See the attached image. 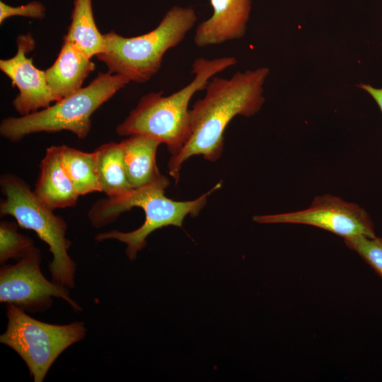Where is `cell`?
Returning a JSON list of instances; mask_svg holds the SVG:
<instances>
[{"label":"cell","instance_id":"6da1fadb","mask_svg":"<svg viewBox=\"0 0 382 382\" xmlns=\"http://www.w3.org/2000/svg\"><path fill=\"white\" fill-rule=\"evenodd\" d=\"M269 69L238 71L230 79L214 76L207 83L205 96L190 110V135L180 151L171 156L168 173L176 183L183 163L195 155L211 162L221 156L224 132L236 115L250 117L261 108L265 99L262 86Z\"/></svg>","mask_w":382,"mask_h":382},{"label":"cell","instance_id":"7a4b0ae2","mask_svg":"<svg viewBox=\"0 0 382 382\" xmlns=\"http://www.w3.org/2000/svg\"><path fill=\"white\" fill-rule=\"evenodd\" d=\"M237 59L225 57L213 59L199 57L192 63L193 80L170 96L151 92L143 96L137 106L115 129L119 136L143 134L167 146L171 156L177 154L190 135L188 105L197 91L205 89L217 74L235 65Z\"/></svg>","mask_w":382,"mask_h":382},{"label":"cell","instance_id":"3957f363","mask_svg":"<svg viewBox=\"0 0 382 382\" xmlns=\"http://www.w3.org/2000/svg\"><path fill=\"white\" fill-rule=\"evenodd\" d=\"M168 178L163 175L149 185L133 188L127 194L115 199H103L93 204L88 217L93 226L100 228L113 221L122 213L133 207L141 208L145 221L138 228L122 232L112 230L96 236L98 241L117 240L126 245V255L134 260L139 251L146 246V238L154 231L168 226H182L187 216H196L203 209L207 197L221 187V183L212 190L191 201H175L165 196L169 185Z\"/></svg>","mask_w":382,"mask_h":382},{"label":"cell","instance_id":"277c9868","mask_svg":"<svg viewBox=\"0 0 382 382\" xmlns=\"http://www.w3.org/2000/svg\"><path fill=\"white\" fill-rule=\"evenodd\" d=\"M197 17L191 7L173 6L154 30L126 37L111 30L104 34L105 50L96 55L108 72L143 83L160 70L166 52L178 45L193 28Z\"/></svg>","mask_w":382,"mask_h":382},{"label":"cell","instance_id":"5b68a950","mask_svg":"<svg viewBox=\"0 0 382 382\" xmlns=\"http://www.w3.org/2000/svg\"><path fill=\"white\" fill-rule=\"evenodd\" d=\"M129 82L118 74L99 72L88 86L54 105L26 115L4 119L1 136L16 142L34 133L69 131L84 139L91 129V115Z\"/></svg>","mask_w":382,"mask_h":382},{"label":"cell","instance_id":"8992f818","mask_svg":"<svg viewBox=\"0 0 382 382\" xmlns=\"http://www.w3.org/2000/svg\"><path fill=\"white\" fill-rule=\"evenodd\" d=\"M0 185L5 197L0 203L1 214L13 216L20 226L35 231L47 244L52 255L49 263L52 281L67 289H74L76 267L68 253L71 242L66 236V221L40 201L19 177L4 174L1 176Z\"/></svg>","mask_w":382,"mask_h":382},{"label":"cell","instance_id":"52a82bcc","mask_svg":"<svg viewBox=\"0 0 382 382\" xmlns=\"http://www.w3.org/2000/svg\"><path fill=\"white\" fill-rule=\"evenodd\" d=\"M7 326L0 342L13 349L27 365L34 382H42L58 357L82 340L87 332L83 322L54 325L36 320L8 303Z\"/></svg>","mask_w":382,"mask_h":382},{"label":"cell","instance_id":"ba28073f","mask_svg":"<svg viewBox=\"0 0 382 382\" xmlns=\"http://www.w3.org/2000/svg\"><path fill=\"white\" fill-rule=\"evenodd\" d=\"M40 250L34 247L16 264L1 266L0 301L36 313L48 309L55 297L66 301L75 311H82L66 287L45 278L40 270Z\"/></svg>","mask_w":382,"mask_h":382},{"label":"cell","instance_id":"9c48e42d","mask_svg":"<svg viewBox=\"0 0 382 382\" xmlns=\"http://www.w3.org/2000/svg\"><path fill=\"white\" fill-rule=\"evenodd\" d=\"M260 224H299L313 226L344 239L356 236L376 237L367 212L357 204L330 195L318 196L311 205L297 212L254 216Z\"/></svg>","mask_w":382,"mask_h":382},{"label":"cell","instance_id":"30bf717a","mask_svg":"<svg viewBox=\"0 0 382 382\" xmlns=\"http://www.w3.org/2000/svg\"><path fill=\"white\" fill-rule=\"evenodd\" d=\"M16 45L13 57L0 60V69L18 89L13 101L14 109L21 115H26L49 107L58 99L47 82L45 71L37 69L32 58L27 57L35 46L31 33L19 35Z\"/></svg>","mask_w":382,"mask_h":382},{"label":"cell","instance_id":"8fae6325","mask_svg":"<svg viewBox=\"0 0 382 382\" xmlns=\"http://www.w3.org/2000/svg\"><path fill=\"white\" fill-rule=\"evenodd\" d=\"M213 13L196 28L194 42L199 47L219 45L245 35L251 0H210Z\"/></svg>","mask_w":382,"mask_h":382},{"label":"cell","instance_id":"7c38bea8","mask_svg":"<svg viewBox=\"0 0 382 382\" xmlns=\"http://www.w3.org/2000/svg\"><path fill=\"white\" fill-rule=\"evenodd\" d=\"M35 195L50 209H64L76 204L79 195L61 161L59 146L47 149L40 166Z\"/></svg>","mask_w":382,"mask_h":382},{"label":"cell","instance_id":"4fadbf2b","mask_svg":"<svg viewBox=\"0 0 382 382\" xmlns=\"http://www.w3.org/2000/svg\"><path fill=\"white\" fill-rule=\"evenodd\" d=\"M95 69L91 57L72 42L64 40L56 60L45 73L50 89L59 100L79 91Z\"/></svg>","mask_w":382,"mask_h":382},{"label":"cell","instance_id":"5bb4252c","mask_svg":"<svg viewBox=\"0 0 382 382\" xmlns=\"http://www.w3.org/2000/svg\"><path fill=\"white\" fill-rule=\"evenodd\" d=\"M125 170L134 188L154 183L163 176L158 168L156 151L161 144L143 134H132L120 141Z\"/></svg>","mask_w":382,"mask_h":382},{"label":"cell","instance_id":"9a60e30c","mask_svg":"<svg viewBox=\"0 0 382 382\" xmlns=\"http://www.w3.org/2000/svg\"><path fill=\"white\" fill-rule=\"evenodd\" d=\"M93 154L101 190L108 198L120 197L134 188L127 176L120 142L103 144Z\"/></svg>","mask_w":382,"mask_h":382},{"label":"cell","instance_id":"2e32d148","mask_svg":"<svg viewBox=\"0 0 382 382\" xmlns=\"http://www.w3.org/2000/svg\"><path fill=\"white\" fill-rule=\"evenodd\" d=\"M64 40L76 45L91 58L105 52L104 35L96 26L92 0H74L71 23Z\"/></svg>","mask_w":382,"mask_h":382},{"label":"cell","instance_id":"e0dca14e","mask_svg":"<svg viewBox=\"0 0 382 382\" xmlns=\"http://www.w3.org/2000/svg\"><path fill=\"white\" fill-rule=\"evenodd\" d=\"M62 165L80 195L102 192L93 152H84L66 145L59 146Z\"/></svg>","mask_w":382,"mask_h":382},{"label":"cell","instance_id":"ac0fdd59","mask_svg":"<svg viewBox=\"0 0 382 382\" xmlns=\"http://www.w3.org/2000/svg\"><path fill=\"white\" fill-rule=\"evenodd\" d=\"M33 240L18 232L14 222L2 221L0 224V262L9 259H21L34 248Z\"/></svg>","mask_w":382,"mask_h":382},{"label":"cell","instance_id":"d6986e66","mask_svg":"<svg viewBox=\"0 0 382 382\" xmlns=\"http://www.w3.org/2000/svg\"><path fill=\"white\" fill-rule=\"evenodd\" d=\"M345 244L358 253L382 277V238L356 236L345 238Z\"/></svg>","mask_w":382,"mask_h":382},{"label":"cell","instance_id":"ffe728a7","mask_svg":"<svg viewBox=\"0 0 382 382\" xmlns=\"http://www.w3.org/2000/svg\"><path fill=\"white\" fill-rule=\"evenodd\" d=\"M46 13L45 5L37 1H33L26 4L13 6L0 1V23L13 16H22L42 20Z\"/></svg>","mask_w":382,"mask_h":382},{"label":"cell","instance_id":"44dd1931","mask_svg":"<svg viewBox=\"0 0 382 382\" xmlns=\"http://www.w3.org/2000/svg\"><path fill=\"white\" fill-rule=\"evenodd\" d=\"M358 86L368 92L377 103L382 112V88H376L371 85L361 83Z\"/></svg>","mask_w":382,"mask_h":382}]
</instances>
